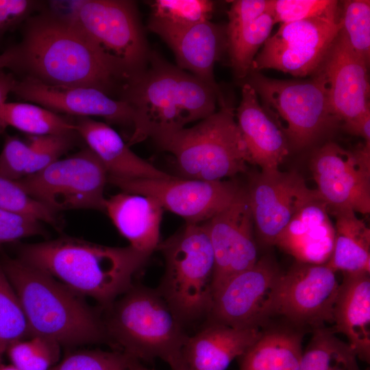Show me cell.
Listing matches in <instances>:
<instances>
[{"mask_svg": "<svg viewBox=\"0 0 370 370\" xmlns=\"http://www.w3.org/2000/svg\"><path fill=\"white\" fill-rule=\"evenodd\" d=\"M310 170L329 212H370V143L347 150L328 143L314 152Z\"/></svg>", "mask_w": 370, "mask_h": 370, "instance_id": "4fadbf2b", "label": "cell"}, {"mask_svg": "<svg viewBox=\"0 0 370 370\" xmlns=\"http://www.w3.org/2000/svg\"><path fill=\"white\" fill-rule=\"evenodd\" d=\"M171 370H189L188 369H187L186 367H184L183 365L173 369H171Z\"/></svg>", "mask_w": 370, "mask_h": 370, "instance_id": "c3c4849f", "label": "cell"}, {"mask_svg": "<svg viewBox=\"0 0 370 370\" xmlns=\"http://www.w3.org/2000/svg\"><path fill=\"white\" fill-rule=\"evenodd\" d=\"M29 336L18 296L0 265V363L8 347Z\"/></svg>", "mask_w": 370, "mask_h": 370, "instance_id": "1f68e13d", "label": "cell"}, {"mask_svg": "<svg viewBox=\"0 0 370 370\" xmlns=\"http://www.w3.org/2000/svg\"><path fill=\"white\" fill-rule=\"evenodd\" d=\"M16 82V79L12 73L0 69V108L6 102L8 95L12 92ZM1 128L0 123V130Z\"/></svg>", "mask_w": 370, "mask_h": 370, "instance_id": "f6af8a7d", "label": "cell"}, {"mask_svg": "<svg viewBox=\"0 0 370 370\" xmlns=\"http://www.w3.org/2000/svg\"><path fill=\"white\" fill-rule=\"evenodd\" d=\"M341 3L326 13L282 23L255 57L251 71L271 69L295 77L315 74L341 28Z\"/></svg>", "mask_w": 370, "mask_h": 370, "instance_id": "8fae6325", "label": "cell"}, {"mask_svg": "<svg viewBox=\"0 0 370 370\" xmlns=\"http://www.w3.org/2000/svg\"><path fill=\"white\" fill-rule=\"evenodd\" d=\"M325 326L313 330L298 370H362L353 348Z\"/></svg>", "mask_w": 370, "mask_h": 370, "instance_id": "4dcf8cb0", "label": "cell"}, {"mask_svg": "<svg viewBox=\"0 0 370 370\" xmlns=\"http://www.w3.org/2000/svg\"><path fill=\"white\" fill-rule=\"evenodd\" d=\"M333 323V332L345 335L358 359L369 363V273H343L334 307Z\"/></svg>", "mask_w": 370, "mask_h": 370, "instance_id": "484cf974", "label": "cell"}, {"mask_svg": "<svg viewBox=\"0 0 370 370\" xmlns=\"http://www.w3.org/2000/svg\"><path fill=\"white\" fill-rule=\"evenodd\" d=\"M303 353L302 333L290 328H272L240 357L239 370H298Z\"/></svg>", "mask_w": 370, "mask_h": 370, "instance_id": "83f0119b", "label": "cell"}, {"mask_svg": "<svg viewBox=\"0 0 370 370\" xmlns=\"http://www.w3.org/2000/svg\"><path fill=\"white\" fill-rule=\"evenodd\" d=\"M75 135L30 136L32 155L27 175L36 173L60 159L73 147Z\"/></svg>", "mask_w": 370, "mask_h": 370, "instance_id": "f35d334b", "label": "cell"}, {"mask_svg": "<svg viewBox=\"0 0 370 370\" xmlns=\"http://www.w3.org/2000/svg\"><path fill=\"white\" fill-rule=\"evenodd\" d=\"M148 27L170 47L180 69L220 92L214 80V66L227 47L225 28L210 21L177 26L152 17Z\"/></svg>", "mask_w": 370, "mask_h": 370, "instance_id": "44dd1931", "label": "cell"}, {"mask_svg": "<svg viewBox=\"0 0 370 370\" xmlns=\"http://www.w3.org/2000/svg\"><path fill=\"white\" fill-rule=\"evenodd\" d=\"M12 93L56 113L100 116L109 123L132 127L133 110L127 102L94 88L49 85L26 75L16 79Z\"/></svg>", "mask_w": 370, "mask_h": 370, "instance_id": "e0dca14e", "label": "cell"}, {"mask_svg": "<svg viewBox=\"0 0 370 370\" xmlns=\"http://www.w3.org/2000/svg\"><path fill=\"white\" fill-rule=\"evenodd\" d=\"M334 0H269L275 23H287L321 16L338 5Z\"/></svg>", "mask_w": 370, "mask_h": 370, "instance_id": "74e56055", "label": "cell"}, {"mask_svg": "<svg viewBox=\"0 0 370 370\" xmlns=\"http://www.w3.org/2000/svg\"><path fill=\"white\" fill-rule=\"evenodd\" d=\"M0 208L33 217L53 226L59 224L57 212L30 196L16 181L1 175Z\"/></svg>", "mask_w": 370, "mask_h": 370, "instance_id": "d590c367", "label": "cell"}, {"mask_svg": "<svg viewBox=\"0 0 370 370\" xmlns=\"http://www.w3.org/2000/svg\"><path fill=\"white\" fill-rule=\"evenodd\" d=\"M123 192L150 196L163 209L186 223L206 222L230 206L244 188L234 180L205 181L171 177L167 179H123L108 177Z\"/></svg>", "mask_w": 370, "mask_h": 370, "instance_id": "5bb4252c", "label": "cell"}, {"mask_svg": "<svg viewBox=\"0 0 370 370\" xmlns=\"http://www.w3.org/2000/svg\"><path fill=\"white\" fill-rule=\"evenodd\" d=\"M248 83L262 108L286 136L289 147L303 149L319 141L341 122L333 114L323 77L308 80H280L251 71Z\"/></svg>", "mask_w": 370, "mask_h": 370, "instance_id": "ba28073f", "label": "cell"}, {"mask_svg": "<svg viewBox=\"0 0 370 370\" xmlns=\"http://www.w3.org/2000/svg\"><path fill=\"white\" fill-rule=\"evenodd\" d=\"M108 177L102 163L86 147L16 182L56 212L77 209L105 212Z\"/></svg>", "mask_w": 370, "mask_h": 370, "instance_id": "30bf717a", "label": "cell"}, {"mask_svg": "<svg viewBox=\"0 0 370 370\" xmlns=\"http://www.w3.org/2000/svg\"><path fill=\"white\" fill-rule=\"evenodd\" d=\"M260 328H234L206 323L188 336L182 350V364L189 370H226L260 336Z\"/></svg>", "mask_w": 370, "mask_h": 370, "instance_id": "603a6c76", "label": "cell"}, {"mask_svg": "<svg viewBox=\"0 0 370 370\" xmlns=\"http://www.w3.org/2000/svg\"><path fill=\"white\" fill-rule=\"evenodd\" d=\"M12 343L6 350L12 365L19 370H50L60 356V345L56 341L30 336Z\"/></svg>", "mask_w": 370, "mask_h": 370, "instance_id": "836d02e7", "label": "cell"}, {"mask_svg": "<svg viewBox=\"0 0 370 370\" xmlns=\"http://www.w3.org/2000/svg\"><path fill=\"white\" fill-rule=\"evenodd\" d=\"M129 370H153L142 365L138 360H134L129 368Z\"/></svg>", "mask_w": 370, "mask_h": 370, "instance_id": "bcb514c9", "label": "cell"}, {"mask_svg": "<svg viewBox=\"0 0 370 370\" xmlns=\"http://www.w3.org/2000/svg\"><path fill=\"white\" fill-rule=\"evenodd\" d=\"M307 188L304 180L295 171L260 172L251 176L245 188L254 232L261 243L275 245Z\"/></svg>", "mask_w": 370, "mask_h": 370, "instance_id": "d6986e66", "label": "cell"}, {"mask_svg": "<svg viewBox=\"0 0 370 370\" xmlns=\"http://www.w3.org/2000/svg\"><path fill=\"white\" fill-rule=\"evenodd\" d=\"M214 257V294L258 261L254 225L245 188L227 208L205 222Z\"/></svg>", "mask_w": 370, "mask_h": 370, "instance_id": "2e32d148", "label": "cell"}, {"mask_svg": "<svg viewBox=\"0 0 370 370\" xmlns=\"http://www.w3.org/2000/svg\"><path fill=\"white\" fill-rule=\"evenodd\" d=\"M134 360L123 352L84 350L66 356L50 370H129Z\"/></svg>", "mask_w": 370, "mask_h": 370, "instance_id": "8d00e7d4", "label": "cell"}, {"mask_svg": "<svg viewBox=\"0 0 370 370\" xmlns=\"http://www.w3.org/2000/svg\"><path fill=\"white\" fill-rule=\"evenodd\" d=\"M227 15L225 32L230 64L236 76L243 79L251 71L258 51L275 23L269 0L234 1Z\"/></svg>", "mask_w": 370, "mask_h": 370, "instance_id": "cb8c5ba5", "label": "cell"}, {"mask_svg": "<svg viewBox=\"0 0 370 370\" xmlns=\"http://www.w3.org/2000/svg\"><path fill=\"white\" fill-rule=\"evenodd\" d=\"M42 8L44 3L40 1L0 0V38Z\"/></svg>", "mask_w": 370, "mask_h": 370, "instance_id": "b9f144b4", "label": "cell"}, {"mask_svg": "<svg viewBox=\"0 0 370 370\" xmlns=\"http://www.w3.org/2000/svg\"><path fill=\"white\" fill-rule=\"evenodd\" d=\"M1 127H13L31 136L77 134L75 123L39 105L5 102L0 108Z\"/></svg>", "mask_w": 370, "mask_h": 370, "instance_id": "f546056e", "label": "cell"}, {"mask_svg": "<svg viewBox=\"0 0 370 370\" xmlns=\"http://www.w3.org/2000/svg\"><path fill=\"white\" fill-rule=\"evenodd\" d=\"M105 212L131 247L149 256L156 250L163 212L157 199L122 192L106 199Z\"/></svg>", "mask_w": 370, "mask_h": 370, "instance_id": "4316f807", "label": "cell"}, {"mask_svg": "<svg viewBox=\"0 0 370 370\" xmlns=\"http://www.w3.org/2000/svg\"><path fill=\"white\" fill-rule=\"evenodd\" d=\"M105 309L110 343L138 361L160 358L171 369L182 365L188 335L156 289L133 285Z\"/></svg>", "mask_w": 370, "mask_h": 370, "instance_id": "5b68a950", "label": "cell"}, {"mask_svg": "<svg viewBox=\"0 0 370 370\" xmlns=\"http://www.w3.org/2000/svg\"><path fill=\"white\" fill-rule=\"evenodd\" d=\"M17 252L22 262L92 297L103 308L133 286L132 278L150 256L130 245L109 247L69 236L22 244Z\"/></svg>", "mask_w": 370, "mask_h": 370, "instance_id": "7a4b0ae2", "label": "cell"}, {"mask_svg": "<svg viewBox=\"0 0 370 370\" xmlns=\"http://www.w3.org/2000/svg\"><path fill=\"white\" fill-rule=\"evenodd\" d=\"M235 114L251 164L258 165L264 173L280 171V165L289 153L287 138L247 82L242 86Z\"/></svg>", "mask_w": 370, "mask_h": 370, "instance_id": "7402d4cb", "label": "cell"}, {"mask_svg": "<svg viewBox=\"0 0 370 370\" xmlns=\"http://www.w3.org/2000/svg\"><path fill=\"white\" fill-rule=\"evenodd\" d=\"M221 95L190 73L151 53L146 68L134 76L121 99L133 110L130 147L175 132L215 112Z\"/></svg>", "mask_w": 370, "mask_h": 370, "instance_id": "3957f363", "label": "cell"}, {"mask_svg": "<svg viewBox=\"0 0 370 370\" xmlns=\"http://www.w3.org/2000/svg\"><path fill=\"white\" fill-rule=\"evenodd\" d=\"M41 223L33 217L0 208V244L46 235Z\"/></svg>", "mask_w": 370, "mask_h": 370, "instance_id": "60d3db41", "label": "cell"}, {"mask_svg": "<svg viewBox=\"0 0 370 370\" xmlns=\"http://www.w3.org/2000/svg\"><path fill=\"white\" fill-rule=\"evenodd\" d=\"M32 155V147L29 141L6 136L0 153V175L14 181L26 177Z\"/></svg>", "mask_w": 370, "mask_h": 370, "instance_id": "ab89813d", "label": "cell"}, {"mask_svg": "<svg viewBox=\"0 0 370 370\" xmlns=\"http://www.w3.org/2000/svg\"><path fill=\"white\" fill-rule=\"evenodd\" d=\"M62 12L97 47L132 77L144 70L149 52L136 4L127 0L60 1Z\"/></svg>", "mask_w": 370, "mask_h": 370, "instance_id": "9c48e42d", "label": "cell"}, {"mask_svg": "<svg viewBox=\"0 0 370 370\" xmlns=\"http://www.w3.org/2000/svg\"><path fill=\"white\" fill-rule=\"evenodd\" d=\"M220 108L191 127H184L153 140L175 159L187 179L223 180L245 173L251 164L234 108L221 95Z\"/></svg>", "mask_w": 370, "mask_h": 370, "instance_id": "8992f818", "label": "cell"}, {"mask_svg": "<svg viewBox=\"0 0 370 370\" xmlns=\"http://www.w3.org/2000/svg\"><path fill=\"white\" fill-rule=\"evenodd\" d=\"M369 66L339 31L316 73L324 79L331 110L341 123L370 110Z\"/></svg>", "mask_w": 370, "mask_h": 370, "instance_id": "ac0fdd59", "label": "cell"}, {"mask_svg": "<svg viewBox=\"0 0 370 370\" xmlns=\"http://www.w3.org/2000/svg\"><path fill=\"white\" fill-rule=\"evenodd\" d=\"M343 127L349 134L360 136L366 143H370V110L350 122L343 123Z\"/></svg>", "mask_w": 370, "mask_h": 370, "instance_id": "7bdbcfd3", "label": "cell"}, {"mask_svg": "<svg viewBox=\"0 0 370 370\" xmlns=\"http://www.w3.org/2000/svg\"><path fill=\"white\" fill-rule=\"evenodd\" d=\"M151 16L177 26L210 21L214 3L208 0H156L151 3Z\"/></svg>", "mask_w": 370, "mask_h": 370, "instance_id": "e575fe53", "label": "cell"}, {"mask_svg": "<svg viewBox=\"0 0 370 370\" xmlns=\"http://www.w3.org/2000/svg\"><path fill=\"white\" fill-rule=\"evenodd\" d=\"M20 71L47 84L121 95L132 76L97 47L66 16L42 8L24 23Z\"/></svg>", "mask_w": 370, "mask_h": 370, "instance_id": "6da1fadb", "label": "cell"}, {"mask_svg": "<svg viewBox=\"0 0 370 370\" xmlns=\"http://www.w3.org/2000/svg\"><path fill=\"white\" fill-rule=\"evenodd\" d=\"M334 241L328 205L316 190L308 187L275 245L297 262L324 264L332 256Z\"/></svg>", "mask_w": 370, "mask_h": 370, "instance_id": "ffe728a7", "label": "cell"}, {"mask_svg": "<svg viewBox=\"0 0 370 370\" xmlns=\"http://www.w3.org/2000/svg\"><path fill=\"white\" fill-rule=\"evenodd\" d=\"M77 134L105 167L108 176L123 179L160 180L172 177L135 154L109 125L79 117Z\"/></svg>", "mask_w": 370, "mask_h": 370, "instance_id": "d4e9b609", "label": "cell"}, {"mask_svg": "<svg viewBox=\"0 0 370 370\" xmlns=\"http://www.w3.org/2000/svg\"><path fill=\"white\" fill-rule=\"evenodd\" d=\"M340 20V32L351 49L369 65L370 1H343L341 3Z\"/></svg>", "mask_w": 370, "mask_h": 370, "instance_id": "d6a6232c", "label": "cell"}, {"mask_svg": "<svg viewBox=\"0 0 370 370\" xmlns=\"http://www.w3.org/2000/svg\"><path fill=\"white\" fill-rule=\"evenodd\" d=\"M0 265L18 296L29 336L69 347L109 343L103 317L79 295L17 258L3 256Z\"/></svg>", "mask_w": 370, "mask_h": 370, "instance_id": "277c9868", "label": "cell"}, {"mask_svg": "<svg viewBox=\"0 0 370 370\" xmlns=\"http://www.w3.org/2000/svg\"><path fill=\"white\" fill-rule=\"evenodd\" d=\"M20 63V53L18 45L6 49L0 54V69H10L18 71Z\"/></svg>", "mask_w": 370, "mask_h": 370, "instance_id": "ee69618b", "label": "cell"}, {"mask_svg": "<svg viewBox=\"0 0 370 370\" xmlns=\"http://www.w3.org/2000/svg\"><path fill=\"white\" fill-rule=\"evenodd\" d=\"M0 370H19L16 367L10 365H5L3 362L0 363Z\"/></svg>", "mask_w": 370, "mask_h": 370, "instance_id": "7dc6e473", "label": "cell"}, {"mask_svg": "<svg viewBox=\"0 0 370 370\" xmlns=\"http://www.w3.org/2000/svg\"><path fill=\"white\" fill-rule=\"evenodd\" d=\"M336 273L326 264L296 261L280 278L275 314L284 316L298 327L315 329L333 323L340 286Z\"/></svg>", "mask_w": 370, "mask_h": 370, "instance_id": "9a60e30c", "label": "cell"}, {"mask_svg": "<svg viewBox=\"0 0 370 370\" xmlns=\"http://www.w3.org/2000/svg\"><path fill=\"white\" fill-rule=\"evenodd\" d=\"M335 217V241L326 264L343 273L370 272V230L349 210L332 212Z\"/></svg>", "mask_w": 370, "mask_h": 370, "instance_id": "f1b7e54d", "label": "cell"}, {"mask_svg": "<svg viewBox=\"0 0 370 370\" xmlns=\"http://www.w3.org/2000/svg\"><path fill=\"white\" fill-rule=\"evenodd\" d=\"M282 273L269 255L226 282L213 296L206 321L234 328H260L275 314Z\"/></svg>", "mask_w": 370, "mask_h": 370, "instance_id": "7c38bea8", "label": "cell"}, {"mask_svg": "<svg viewBox=\"0 0 370 370\" xmlns=\"http://www.w3.org/2000/svg\"><path fill=\"white\" fill-rule=\"evenodd\" d=\"M165 260L160 295L184 327L208 319L213 301L214 257L205 222L186 223L159 243Z\"/></svg>", "mask_w": 370, "mask_h": 370, "instance_id": "52a82bcc", "label": "cell"}]
</instances>
